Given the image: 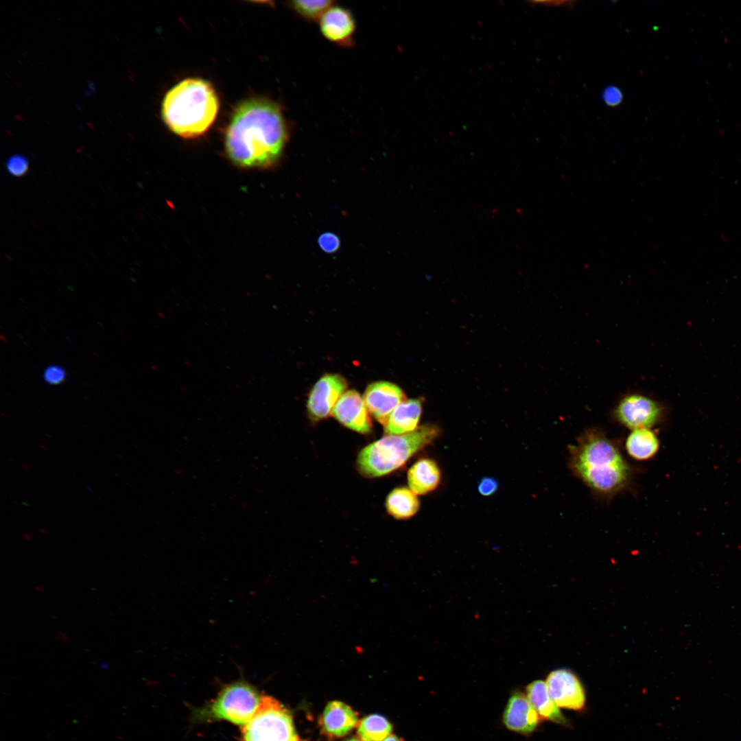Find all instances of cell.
<instances>
[{
  "instance_id": "cell-1",
  "label": "cell",
  "mask_w": 741,
  "mask_h": 741,
  "mask_svg": "<svg viewBox=\"0 0 741 741\" xmlns=\"http://www.w3.org/2000/svg\"><path fill=\"white\" fill-rule=\"evenodd\" d=\"M288 139L280 106L265 99L244 102L235 111L225 134V150L243 168H268L279 161Z\"/></svg>"
},
{
  "instance_id": "cell-2",
  "label": "cell",
  "mask_w": 741,
  "mask_h": 741,
  "mask_svg": "<svg viewBox=\"0 0 741 741\" xmlns=\"http://www.w3.org/2000/svg\"><path fill=\"white\" fill-rule=\"evenodd\" d=\"M568 452L571 472L598 497L611 500L631 486L633 468L618 445L602 430H585Z\"/></svg>"
},
{
  "instance_id": "cell-3",
  "label": "cell",
  "mask_w": 741,
  "mask_h": 741,
  "mask_svg": "<svg viewBox=\"0 0 741 741\" xmlns=\"http://www.w3.org/2000/svg\"><path fill=\"white\" fill-rule=\"evenodd\" d=\"M218 109V98L211 84L200 78H187L166 93L161 115L165 124L175 134L194 138L209 128Z\"/></svg>"
},
{
  "instance_id": "cell-4",
  "label": "cell",
  "mask_w": 741,
  "mask_h": 741,
  "mask_svg": "<svg viewBox=\"0 0 741 741\" xmlns=\"http://www.w3.org/2000/svg\"><path fill=\"white\" fill-rule=\"evenodd\" d=\"M440 429L433 424L419 427L412 432L386 435L364 447L358 454L357 467L364 477L374 478L401 467L416 452L431 444Z\"/></svg>"
},
{
  "instance_id": "cell-5",
  "label": "cell",
  "mask_w": 741,
  "mask_h": 741,
  "mask_svg": "<svg viewBox=\"0 0 741 741\" xmlns=\"http://www.w3.org/2000/svg\"><path fill=\"white\" fill-rule=\"evenodd\" d=\"M262 696L243 679L225 685L207 705L196 709L194 718L201 721L226 720L244 726L255 714Z\"/></svg>"
},
{
  "instance_id": "cell-6",
  "label": "cell",
  "mask_w": 741,
  "mask_h": 741,
  "mask_svg": "<svg viewBox=\"0 0 741 741\" xmlns=\"http://www.w3.org/2000/svg\"><path fill=\"white\" fill-rule=\"evenodd\" d=\"M241 741H299L290 711L279 701L262 696L255 714L242 730Z\"/></svg>"
},
{
  "instance_id": "cell-7",
  "label": "cell",
  "mask_w": 741,
  "mask_h": 741,
  "mask_svg": "<svg viewBox=\"0 0 741 741\" xmlns=\"http://www.w3.org/2000/svg\"><path fill=\"white\" fill-rule=\"evenodd\" d=\"M664 408L657 401L640 394L627 395L617 404L613 416L621 425L631 430L650 428L661 423Z\"/></svg>"
},
{
  "instance_id": "cell-8",
  "label": "cell",
  "mask_w": 741,
  "mask_h": 741,
  "mask_svg": "<svg viewBox=\"0 0 741 741\" xmlns=\"http://www.w3.org/2000/svg\"><path fill=\"white\" fill-rule=\"evenodd\" d=\"M346 380L337 374L321 377L311 390L307 402L309 417L316 422L326 419L347 388Z\"/></svg>"
},
{
  "instance_id": "cell-9",
  "label": "cell",
  "mask_w": 741,
  "mask_h": 741,
  "mask_svg": "<svg viewBox=\"0 0 741 741\" xmlns=\"http://www.w3.org/2000/svg\"><path fill=\"white\" fill-rule=\"evenodd\" d=\"M548 693L561 708L582 711L585 706L586 696L578 678L570 670L557 669L551 672L545 681Z\"/></svg>"
},
{
  "instance_id": "cell-10",
  "label": "cell",
  "mask_w": 741,
  "mask_h": 741,
  "mask_svg": "<svg viewBox=\"0 0 741 741\" xmlns=\"http://www.w3.org/2000/svg\"><path fill=\"white\" fill-rule=\"evenodd\" d=\"M363 400L368 412L384 426L394 410L405 400V396L396 384L377 381L367 386Z\"/></svg>"
},
{
  "instance_id": "cell-11",
  "label": "cell",
  "mask_w": 741,
  "mask_h": 741,
  "mask_svg": "<svg viewBox=\"0 0 741 741\" xmlns=\"http://www.w3.org/2000/svg\"><path fill=\"white\" fill-rule=\"evenodd\" d=\"M331 415L353 431L363 434L372 432L373 425L368 410L356 390L345 391L333 407Z\"/></svg>"
},
{
  "instance_id": "cell-12",
  "label": "cell",
  "mask_w": 741,
  "mask_h": 741,
  "mask_svg": "<svg viewBox=\"0 0 741 741\" xmlns=\"http://www.w3.org/2000/svg\"><path fill=\"white\" fill-rule=\"evenodd\" d=\"M541 719L524 693L515 692L510 695L503 714V722L508 729L530 734L537 728Z\"/></svg>"
},
{
  "instance_id": "cell-13",
  "label": "cell",
  "mask_w": 741,
  "mask_h": 741,
  "mask_svg": "<svg viewBox=\"0 0 741 741\" xmlns=\"http://www.w3.org/2000/svg\"><path fill=\"white\" fill-rule=\"evenodd\" d=\"M321 33L325 38L340 46H351L355 31L351 12L342 7H330L319 20Z\"/></svg>"
},
{
  "instance_id": "cell-14",
  "label": "cell",
  "mask_w": 741,
  "mask_h": 741,
  "mask_svg": "<svg viewBox=\"0 0 741 741\" xmlns=\"http://www.w3.org/2000/svg\"><path fill=\"white\" fill-rule=\"evenodd\" d=\"M422 413L421 401L417 399H405L392 412L384 426L386 435L408 434L419 427Z\"/></svg>"
},
{
  "instance_id": "cell-15",
  "label": "cell",
  "mask_w": 741,
  "mask_h": 741,
  "mask_svg": "<svg viewBox=\"0 0 741 741\" xmlns=\"http://www.w3.org/2000/svg\"><path fill=\"white\" fill-rule=\"evenodd\" d=\"M357 722V717L353 709L342 702H329L325 708L321 718V726L324 731L332 736L342 737L347 734Z\"/></svg>"
},
{
  "instance_id": "cell-16",
  "label": "cell",
  "mask_w": 741,
  "mask_h": 741,
  "mask_svg": "<svg viewBox=\"0 0 741 741\" xmlns=\"http://www.w3.org/2000/svg\"><path fill=\"white\" fill-rule=\"evenodd\" d=\"M526 696L541 718L569 727V723L550 697L545 681L537 680L526 687Z\"/></svg>"
},
{
  "instance_id": "cell-17",
  "label": "cell",
  "mask_w": 741,
  "mask_h": 741,
  "mask_svg": "<svg viewBox=\"0 0 741 741\" xmlns=\"http://www.w3.org/2000/svg\"><path fill=\"white\" fill-rule=\"evenodd\" d=\"M440 470L430 458H421L408 471L410 489L416 495H425L435 490L440 484Z\"/></svg>"
},
{
  "instance_id": "cell-18",
  "label": "cell",
  "mask_w": 741,
  "mask_h": 741,
  "mask_svg": "<svg viewBox=\"0 0 741 741\" xmlns=\"http://www.w3.org/2000/svg\"><path fill=\"white\" fill-rule=\"evenodd\" d=\"M659 446L657 434L650 428L631 430L625 442L627 454L638 461L653 458L657 454Z\"/></svg>"
},
{
  "instance_id": "cell-19",
  "label": "cell",
  "mask_w": 741,
  "mask_h": 741,
  "mask_svg": "<svg viewBox=\"0 0 741 741\" xmlns=\"http://www.w3.org/2000/svg\"><path fill=\"white\" fill-rule=\"evenodd\" d=\"M385 506L388 513L395 519H407L417 513L420 502L410 489L399 487L388 495Z\"/></svg>"
},
{
  "instance_id": "cell-20",
  "label": "cell",
  "mask_w": 741,
  "mask_h": 741,
  "mask_svg": "<svg viewBox=\"0 0 741 741\" xmlns=\"http://www.w3.org/2000/svg\"><path fill=\"white\" fill-rule=\"evenodd\" d=\"M390 723L383 716L372 714L359 724L357 735L360 741H382L391 733Z\"/></svg>"
},
{
  "instance_id": "cell-21",
  "label": "cell",
  "mask_w": 741,
  "mask_h": 741,
  "mask_svg": "<svg viewBox=\"0 0 741 741\" xmlns=\"http://www.w3.org/2000/svg\"><path fill=\"white\" fill-rule=\"evenodd\" d=\"M333 1L328 0L294 1L291 3L293 9L303 18L307 21L320 20L325 12L333 5Z\"/></svg>"
},
{
  "instance_id": "cell-22",
  "label": "cell",
  "mask_w": 741,
  "mask_h": 741,
  "mask_svg": "<svg viewBox=\"0 0 741 741\" xmlns=\"http://www.w3.org/2000/svg\"><path fill=\"white\" fill-rule=\"evenodd\" d=\"M29 164L27 158L21 154L11 156L6 162L8 172L14 176H23L28 171Z\"/></svg>"
},
{
  "instance_id": "cell-23",
  "label": "cell",
  "mask_w": 741,
  "mask_h": 741,
  "mask_svg": "<svg viewBox=\"0 0 741 741\" xmlns=\"http://www.w3.org/2000/svg\"><path fill=\"white\" fill-rule=\"evenodd\" d=\"M43 378L44 381L49 385H60L64 383L67 379L65 369L57 364L48 366L43 371Z\"/></svg>"
},
{
  "instance_id": "cell-24",
  "label": "cell",
  "mask_w": 741,
  "mask_h": 741,
  "mask_svg": "<svg viewBox=\"0 0 741 741\" xmlns=\"http://www.w3.org/2000/svg\"><path fill=\"white\" fill-rule=\"evenodd\" d=\"M319 247L327 253L337 252L340 246L339 237L331 232H326L320 235L318 239Z\"/></svg>"
},
{
  "instance_id": "cell-25",
  "label": "cell",
  "mask_w": 741,
  "mask_h": 741,
  "mask_svg": "<svg viewBox=\"0 0 741 741\" xmlns=\"http://www.w3.org/2000/svg\"><path fill=\"white\" fill-rule=\"evenodd\" d=\"M624 95L622 90L615 86H608L602 93L604 103L610 107H616L621 104Z\"/></svg>"
},
{
  "instance_id": "cell-26",
  "label": "cell",
  "mask_w": 741,
  "mask_h": 741,
  "mask_svg": "<svg viewBox=\"0 0 741 741\" xmlns=\"http://www.w3.org/2000/svg\"><path fill=\"white\" fill-rule=\"evenodd\" d=\"M498 487V482L494 478L484 477L479 482L478 489L481 495L490 496L497 491Z\"/></svg>"
},
{
  "instance_id": "cell-27",
  "label": "cell",
  "mask_w": 741,
  "mask_h": 741,
  "mask_svg": "<svg viewBox=\"0 0 741 741\" xmlns=\"http://www.w3.org/2000/svg\"><path fill=\"white\" fill-rule=\"evenodd\" d=\"M574 1H531V3L534 5H539L548 7H561V6H572Z\"/></svg>"
},
{
  "instance_id": "cell-28",
  "label": "cell",
  "mask_w": 741,
  "mask_h": 741,
  "mask_svg": "<svg viewBox=\"0 0 741 741\" xmlns=\"http://www.w3.org/2000/svg\"><path fill=\"white\" fill-rule=\"evenodd\" d=\"M382 741H400V740L397 736H395L394 735H390V736H388L387 738H386Z\"/></svg>"
},
{
  "instance_id": "cell-29",
  "label": "cell",
  "mask_w": 741,
  "mask_h": 741,
  "mask_svg": "<svg viewBox=\"0 0 741 741\" xmlns=\"http://www.w3.org/2000/svg\"><path fill=\"white\" fill-rule=\"evenodd\" d=\"M346 741H360V740L356 739V738H351V739L346 740Z\"/></svg>"
}]
</instances>
